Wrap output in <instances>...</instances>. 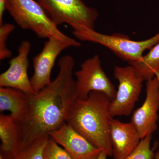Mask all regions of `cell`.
Returning <instances> with one entry per match:
<instances>
[{"label":"cell","mask_w":159,"mask_h":159,"mask_svg":"<svg viewBox=\"0 0 159 159\" xmlns=\"http://www.w3.org/2000/svg\"><path fill=\"white\" fill-rule=\"evenodd\" d=\"M72 33L80 40L104 46L129 65L141 61L144 52L150 50L159 42V32L150 38L142 41L132 40L124 34H103L95 30L77 29L73 30Z\"/></svg>","instance_id":"4"},{"label":"cell","mask_w":159,"mask_h":159,"mask_svg":"<svg viewBox=\"0 0 159 159\" xmlns=\"http://www.w3.org/2000/svg\"><path fill=\"white\" fill-rule=\"evenodd\" d=\"M75 61L70 55L60 58L59 72L51 83L36 93L29 95L25 116L17 122L20 143L50 136L66 123L70 110L77 99L73 74Z\"/></svg>","instance_id":"1"},{"label":"cell","mask_w":159,"mask_h":159,"mask_svg":"<svg viewBox=\"0 0 159 159\" xmlns=\"http://www.w3.org/2000/svg\"><path fill=\"white\" fill-rule=\"evenodd\" d=\"M37 1L56 26L66 23L73 30H95L98 11L82 0Z\"/></svg>","instance_id":"5"},{"label":"cell","mask_w":159,"mask_h":159,"mask_svg":"<svg viewBox=\"0 0 159 159\" xmlns=\"http://www.w3.org/2000/svg\"><path fill=\"white\" fill-rule=\"evenodd\" d=\"M50 136L43 137L26 143H20L19 148L4 159H43V152Z\"/></svg>","instance_id":"16"},{"label":"cell","mask_w":159,"mask_h":159,"mask_svg":"<svg viewBox=\"0 0 159 159\" xmlns=\"http://www.w3.org/2000/svg\"><path fill=\"white\" fill-rule=\"evenodd\" d=\"M29 95L17 89L0 88V111H9L17 122L25 116L29 103Z\"/></svg>","instance_id":"13"},{"label":"cell","mask_w":159,"mask_h":159,"mask_svg":"<svg viewBox=\"0 0 159 159\" xmlns=\"http://www.w3.org/2000/svg\"><path fill=\"white\" fill-rule=\"evenodd\" d=\"M6 10L18 25L34 32L39 38L56 37L79 47L81 43L60 31L45 10L34 0H6Z\"/></svg>","instance_id":"3"},{"label":"cell","mask_w":159,"mask_h":159,"mask_svg":"<svg viewBox=\"0 0 159 159\" xmlns=\"http://www.w3.org/2000/svg\"><path fill=\"white\" fill-rule=\"evenodd\" d=\"M110 138L114 159H124L135 150L141 142L139 133L131 122L125 123L112 118Z\"/></svg>","instance_id":"12"},{"label":"cell","mask_w":159,"mask_h":159,"mask_svg":"<svg viewBox=\"0 0 159 159\" xmlns=\"http://www.w3.org/2000/svg\"><path fill=\"white\" fill-rule=\"evenodd\" d=\"M108 157L105 153L101 152V153L99 155V157L96 159H107Z\"/></svg>","instance_id":"21"},{"label":"cell","mask_w":159,"mask_h":159,"mask_svg":"<svg viewBox=\"0 0 159 159\" xmlns=\"http://www.w3.org/2000/svg\"><path fill=\"white\" fill-rule=\"evenodd\" d=\"M114 76L119 82L116 97L110 102L111 116H128L132 114L142 92L144 79L137 69L131 65L116 66Z\"/></svg>","instance_id":"6"},{"label":"cell","mask_w":159,"mask_h":159,"mask_svg":"<svg viewBox=\"0 0 159 159\" xmlns=\"http://www.w3.org/2000/svg\"><path fill=\"white\" fill-rule=\"evenodd\" d=\"M43 159H73L67 152L50 137L43 152Z\"/></svg>","instance_id":"18"},{"label":"cell","mask_w":159,"mask_h":159,"mask_svg":"<svg viewBox=\"0 0 159 159\" xmlns=\"http://www.w3.org/2000/svg\"><path fill=\"white\" fill-rule=\"evenodd\" d=\"M159 110V76L147 81L146 97L143 104L133 111L130 122L141 139L152 134L158 128Z\"/></svg>","instance_id":"9"},{"label":"cell","mask_w":159,"mask_h":159,"mask_svg":"<svg viewBox=\"0 0 159 159\" xmlns=\"http://www.w3.org/2000/svg\"><path fill=\"white\" fill-rule=\"evenodd\" d=\"M0 155L9 156L18 149L20 139L17 122L10 115L0 116Z\"/></svg>","instance_id":"14"},{"label":"cell","mask_w":159,"mask_h":159,"mask_svg":"<svg viewBox=\"0 0 159 159\" xmlns=\"http://www.w3.org/2000/svg\"><path fill=\"white\" fill-rule=\"evenodd\" d=\"M0 159H4L2 156L0 155Z\"/></svg>","instance_id":"23"},{"label":"cell","mask_w":159,"mask_h":159,"mask_svg":"<svg viewBox=\"0 0 159 159\" xmlns=\"http://www.w3.org/2000/svg\"><path fill=\"white\" fill-rule=\"evenodd\" d=\"M31 46L28 41H23L20 44L18 54L10 60L9 68L0 75L1 87L17 89L29 95L34 93L28 73Z\"/></svg>","instance_id":"10"},{"label":"cell","mask_w":159,"mask_h":159,"mask_svg":"<svg viewBox=\"0 0 159 159\" xmlns=\"http://www.w3.org/2000/svg\"><path fill=\"white\" fill-rule=\"evenodd\" d=\"M111 100L101 92H92L84 99H77L66 123L108 157L112 156L110 138Z\"/></svg>","instance_id":"2"},{"label":"cell","mask_w":159,"mask_h":159,"mask_svg":"<svg viewBox=\"0 0 159 159\" xmlns=\"http://www.w3.org/2000/svg\"><path fill=\"white\" fill-rule=\"evenodd\" d=\"M129 65L134 67L145 81L159 76V42L142 60Z\"/></svg>","instance_id":"15"},{"label":"cell","mask_w":159,"mask_h":159,"mask_svg":"<svg viewBox=\"0 0 159 159\" xmlns=\"http://www.w3.org/2000/svg\"><path fill=\"white\" fill-rule=\"evenodd\" d=\"M70 47L75 46L54 36L45 42L43 50L33 58L34 73L30 81L34 93L51 83V71L56 58L63 51Z\"/></svg>","instance_id":"8"},{"label":"cell","mask_w":159,"mask_h":159,"mask_svg":"<svg viewBox=\"0 0 159 159\" xmlns=\"http://www.w3.org/2000/svg\"><path fill=\"white\" fill-rule=\"evenodd\" d=\"M75 75L77 99H87L92 92L103 93L111 100L116 97L117 90L102 69L100 57L97 54L84 61Z\"/></svg>","instance_id":"7"},{"label":"cell","mask_w":159,"mask_h":159,"mask_svg":"<svg viewBox=\"0 0 159 159\" xmlns=\"http://www.w3.org/2000/svg\"><path fill=\"white\" fill-rule=\"evenodd\" d=\"M15 26L11 24L0 25V59L4 60L11 55V51L7 48L6 43L9 34L13 31Z\"/></svg>","instance_id":"19"},{"label":"cell","mask_w":159,"mask_h":159,"mask_svg":"<svg viewBox=\"0 0 159 159\" xmlns=\"http://www.w3.org/2000/svg\"><path fill=\"white\" fill-rule=\"evenodd\" d=\"M152 135H148L141 142L135 150L124 159H153L155 152L151 147Z\"/></svg>","instance_id":"17"},{"label":"cell","mask_w":159,"mask_h":159,"mask_svg":"<svg viewBox=\"0 0 159 159\" xmlns=\"http://www.w3.org/2000/svg\"><path fill=\"white\" fill-rule=\"evenodd\" d=\"M153 159H159V149L155 153Z\"/></svg>","instance_id":"22"},{"label":"cell","mask_w":159,"mask_h":159,"mask_svg":"<svg viewBox=\"0 0 159 159\" xmlns=\"http://www.w3.org/2000/svg\"><path fill=\"white\" fill-rule=\"evenodd\" d=\"M6 0H0V25L3 24V15L6 9Z\"/></svg>","instance_id":"20"},{"label":"cell","mask_w":159,"mask_h":159,"mask_svg":"<svg viewBox=\"0 0 159 159\" xmlns=\"http://www.w3.org/2000/svg\"><path fill=\"white\" fill-rule=\"evenodd\" d=\"M50 136L73 159H96L102 152L66 123L51 133Z\"/></svg>","instance_id":"11"}]
</instances>
